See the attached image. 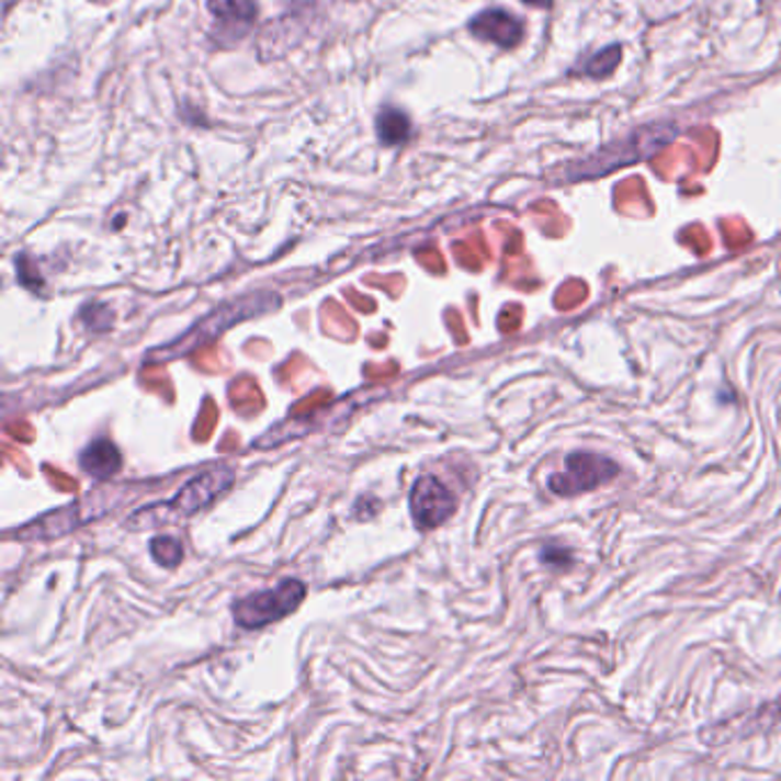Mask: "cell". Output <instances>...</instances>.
Masks as SVG:
<instances>
[{"label": "cell", "instance_id": "5b68a950", "mask_svg": "<svg viewBox=\"0 0 781 781\" xmlns=\"http://www.w3.org/2000/svg\"><path fill=\"white\" fill-rule=\"evenodd\" d=\"M619 475V465L603 454L573 452L564 461V471L551 475L548 488L559 498H576L593 488L610 484Z\"/></svg>", "mask_w": 781, "mask_h": 781}, {"label": "cell", "instance_id": "3957f363", "mask_svg": "<svg viewBox=\"0 0 781 781\" xmlns=\"http://www.w3.org/2000/svg\"><path fill=\"white\" fill-rule=\"evenodd\" d=\"M676 136V128L669 124H650L635 128V132L626 138H621L601 151L591 154L589 159H582L578 163H573L566 172L568 181L576 179H591V177H603L605 172L619 170L629 163L644 161L646 156L656 154L663 145H667Z\"/></svg>", "mask_w": 781, "mask_h": 781}, {"label": "cell", "instance_id": "9c48e42d", "mask_svg": "<svg viewBox=\"0 0 781 781\" xmlns=\"http://www.w3.org/2000/svg\"><path fill=\"white\" fill-rule=\"evenodd\" d=\"M78 463H81V467L90 477L103 482V479H111L120 471L122 454L109 438H99L83 450Z\"/></svg>", "mask_w": 781, "mask_h": 781}, {"label": "cell", "instance_id": "4fadbf2b", "mask_svg": "<svg viewBox=\"0 0 781 781\" xmlns=\"http://www.w3.org/2000/svg\"><path fill=\"white\" fill-rule=\"evenodd\" d=\"M16 275L25 286H29V290H39V286H42L39 271L35 269V264L31 262L29 254H19L16 257Z\"/></svg>", "mask_w": 781, "mask_h": 781}, {"label": "cell", "instance_id": "277c9868", "mask_svg": "<svg viewBox=\"0 0 781 781\" xmlns=\"http://www.w3.org/2000/svg\"><path fill=\"white\" fill-rule=\"evenodd\" d=\"M305 598V585L301 580L286 578L273 589L254 591L250 596L239 598L231 605L234 621L246 631L264 629L269 623L292 614Z\"/></svg>", "mask_w": 781, "mask_h": 781}, {"label": "cell", "instance_id": "8fae6325", "mask_svg": "<svg viewBox=\"0 0 781 781\" xmlns=\"http://www.w3.org/2000/svg\"><path fill=\"white\" fill-rule=\"evenodd\" d=\"M149 553L161 566L177 568L179 562L184 559V545H181L174 536H154Z\"/></svg>", "mask_w": 781, "mask_h": 781}, {"label": "cell", "instance_id": "ba28073f", "mask_svg": "<svg viewBox=\"0 0 781 781\" xmlns=\"http://www.w3.org/2000/svg\"><path fill=\"white\" fill-rule=\"evenodd\" d=\"M206 8L218 21L223 35H231L234 39L244 37L257 19L254 0H206Z\"/></svg>", "mask_w": 781, "mask_h": 781}, {"label": "cell", "instance_id": "6da1fadb", "mask_svg": "<svg viewBox=\"0 0 781 781\" xmlns=\"http://www.w3.org/2000/svg\"><path fill=\"white\" fill-rule=\"evenodd\" d=\"M231 484H234L231 467H212V471H206L204 475L193 477L172 500L136 511L132 518H128L126 528L147 530L166 523H179V520L191 518L197 511H202L206 505H212Z\"/></svg>", "mask_w": 781, "mask_h": 781}, {"label": "cell", "instance_id": "30bf717a", "mask_svg": "<svg viewBox=\"0 0 781 781\" xmlns=\"http://www.w3.org/2000/svg\"><path fill=\"white\" fill-rule=\"evenodd\" d=\"M410 120L404 111L395 109V106H385L378 117H376V134L378 140L387 147H397L404 145L410 138Z\"/></svg>", "mask_w": 781, "mask_h": 781}, {"label": "cell", "instance_id": "7a4b0ae2", "mask_svg": "<svg viewBox=\"0 0 781 781\" xmlns=\"http://www.w3.org/2000/svg\"><path fill=\"white\" fill-rule=\"evenodd\" d=\"M278 305H280V298L275 294H271V292L250 294V296L237 298L231 303H225L218 309H214L212 315H206L202 321H197L189 332L181 335L179 340H174L172 344H168L163 349L151 351L147 358L149 360H161V362L177 360L179 355L191 353V351H195L197 347H202L206 342H214L218 335L229 330L234 324L259 317V315H267V312H273Z\"/></svg>", "mask_w": 781, "mask_h": 781}, {"label": "cell", "instance_id": "9a60e30c", "mask_svg": "<svg viewBox=\"0 0 781 781\" xmlns=\"http://www.w3.org/2000/svg\"><path fill=\"white\" fill-rule=\"evenodd\" d=\"M523 3L530 8H551L553 0H523Z\"/></svg>", "mask_w": 781, "mask_h": 781}, {"label": "cell", "instance_id": "7c38bea8", "mask_svg": "<svg viewBox=\"0 0 781 781\" xmlns=\"http://www.w3.org/2000/svg\"><path fill=\"white\" fill-rule=\"evenodd\" d=\"M619 60H621V46L619 44L608 46L603 50H598V54L585 65V73L591 78H608L619 67Z\"/></svg>", "mask_w": 781, "mask_h": 781}, {"label": "cell", "instance_id": "8992f818", "mask_svg": "<svg viewBox=\"0 0 781 781\" xmlns=\"http://www.w3.org/2000/svg\"><path fill=\"white\" fill-rule=\"evenodd\" d=\"M454 493L433 475H422L410 490V516L420 530H435L454 516Z\"/></svg>", "mask_w": 781, "mask_h": 781}, {"label": "cell", "instance_id": "52a82bcc", "mask_svg": "<svg viewBox=\"0 0 781 781\" xmlns=\"http://www.w3.org/2000/svg\"><path fill=\"white\" fill-rule=\"evenodd\" d=\"M471 33L477 39L490 42L500 48H513L520 42H523L525 35V25L518 16H513L507 10L493 8V10H484L479 12L473 21H471Z\"/></svg>", "mask_w": 781, "mask_h": 781}, {"label": "cell", "instance_id": "5bb4252c", "mask_svg": "<svg viewBox=\"0 0 781 781\" xmlns=\"http://www.w3.org/2000/svg\"><path fill=\"white\" fill-rule=\"evenodd\" d=\"M541 562L545 566L566 568V566H570V553L564 548H557V545H545V548L541 551Z\"/></svg>", "mask_w": 781, "mask_h": 781}]
</instances>
